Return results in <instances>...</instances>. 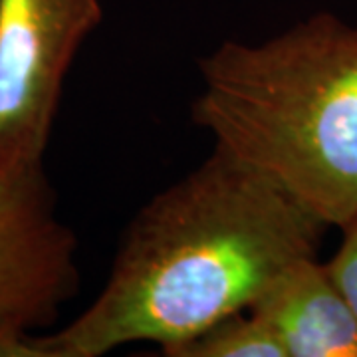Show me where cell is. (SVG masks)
I'll list each match as a JSON object with an SVG mask.
<instances>
[{
	"label": "cell",
	"instance_id": "8992f818",
	"mask_svg": "<svg viewBox=\"0 0 357 357\" xmlns=\"http://www.w3.org/2000/svg\"><path fill=\"white\" fill-rule=\"evenodd\" d=\"M169 357H286L274 332L250 310L218 319L191 340L175 345Z\"/></svg>",
	"mask_w": 357,
	"mask_h": 357
},
{
	"label": "cell",
	"instance_id": "277c9868",
	"mask_svg": "<svg viewBox=\"0 0 357 357\" xmlns=\"http://www.w3.org/2000/svg\"><path fill=\"white\" fill-rule=\"evenodd\" d=\"M77 290V238L44 165L0 173V335L50 326Z\"/></svg>",
	"mask_w": 357,
	"mask_h": 357
},
{
	"label": "cell",
	"instance_id": "7a4b0ae2",
	"mask_svg": "<svg viewBox=\"0 0 357 357\" xmlns=\"http://www.w3.org/2000/svg\"><path fill=\"white\" fill-rule=\"evenodd\" d=\"M197 128L328 229L357 217V26L319 13L199 62Z\"/></svg>",
	"mask_w": 357,
	"mask_h": 357
},
{
	"label": "cell",
	"instance_id": "6da1fadb",
	"mask_svg": "<svg viewBox=\"0 0 357 357\" xmlns=\"http://www.w3.org/2000/svg\"><path fill=\"white\" fill-rule=\"evenodd\" d=\"M324 225L270 178L213 149L131 220L100 294L32 337L40 357H102L153 342L163 356L252 306L288 264L318 255Z\"/></svg>",
	"mask_w": 357,
	"mask_h": 357
},
{
	"label": "cell",
	"instance_id": "3957f363",
	"mask_svg": "<svg viewBox=\"0 0 357 357\" xmlns=\"http://www.w3.org/2000/svg\"><path fill=\"white\" fill-rule=\"evenodd\" d=\"M102 0H0V173L40 167Z\"/></svg>",
	"mask_w": 357,
	"mask_h": 357
},
{
	"label": "cell",
	"instance_id": "5b68a950",
	"mask_svg": "<svg viewBox=\"0 0 357 357\" xmlns=\"http://www.w3.org/2000/svg\"><path fill=\"white\" fill-rule=\"evenodd\" d=\"M286 357H357V319L316 256L294 260L248 307Z\"/></svg>",
	"mask_w": 357,
	"mask_h": 357
},
{
	"label": "cell",
	"instance_id": "52a82bcc",
	"mask_svg": "<svg viewBox=\"0 0 357 357\" xmlns=\"http://www.w3.org/2000/svg\"><path fill=\"white\" fill-rule=\"evenodd\" d=\"M342 243L326 268L357 319V217L342 227Z\"/></svg>",
	"mask_w": 357,
	"mask_h": 357
}]
</instances>
